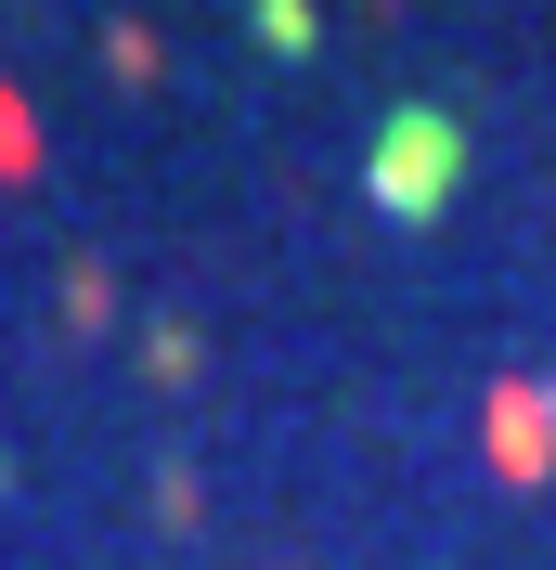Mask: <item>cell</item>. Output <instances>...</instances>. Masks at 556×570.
I'll return each mask as SVG.
<instances>
[{"instance_id":"6da1fadb","label":"cell","mask_w":556,"mask_h":570,"mask_svg":"<svg viewBox=\"0 0 556 570\" xmlns=\"http://www.w3.org/2000/svg\"><path fill=\"white\" fill-rule=\"evenodd\" d=\"M440 181H453V130L440 117H388V142H376V195L401 220H427L440 208Z\"/></svg>"}]
</instances>
